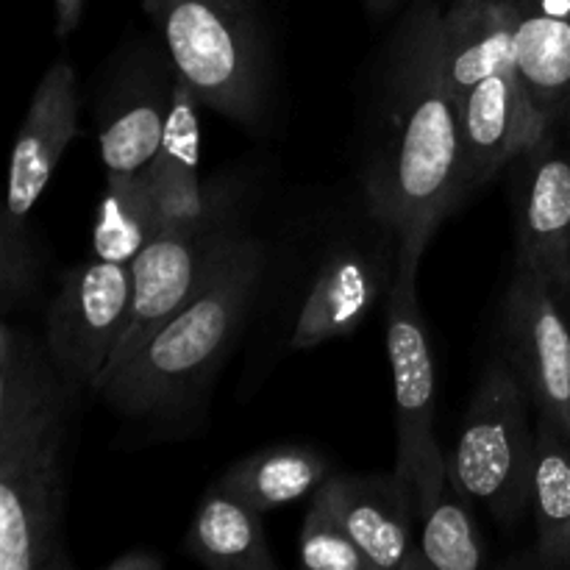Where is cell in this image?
Wrapping results in <instances>:
<instances>
[{
  "label": "cell",
  "mask_w": 570,
  "mask_h": 570,
  "mask_svg": "<svg viewBox=\"0 0 570 570\" xmlns=\"http://www.w3.org/2000/svg\"><path fill=\"white\" fill-rule=\"evenodd\" d=\"M178 78L206 109L256 131L273 106V48L256 0H142Z\"/></svg>",
  "instance_id": "6"
},
{
  "label": "cell",
  "mask_w": 570,
  "mask_h": 570,
  "mask_svg": "<svg viewBox=\"0 0 570 570\" xmlns=\"http://www.w3.org/2000/svg\"><path fill=\"white\" fill-rule=\"evenodd\" d=\"M265 254V237L239 232L198 289L106 367L92 393L134 438L181 440L198 432L212 387L254 321Z\"/></svg>",
  "instance_id": "3"
},
{
  "label": "cell",
  "mask_w": 570,
  "mask_h": 570,
  "mask_svg": "<svg viewBox=\"0 0 570 570\" xmlns=\"http://www.w3.org/2000/svg\"><path fill=\"white\" fill-rule=\"evenodd\" d=\"M529 410L521 382L499 354L479 379L449 456L454 488L468 501L488 507L501 523H515L532 504L538 434Z\"/></svg>",
  "instance_id": "7"
},
{
  "label": "cell",
  "mask_w": 570,
  "mask_h": 570,
  "mask_svg": "<svg viewBox=\"0 0 570 570\" xmlns=\"http://www.w3.org/2000/svg\"><path fill=\"white\" fill-rule=\"evenodd\" d=\"M501 356L534 415L570 440V323L562 298L540 273L518 267L501 306Z\"/></svg>",
  "instance_id": "11"
},
{
  "label": "cell",
  "mask_w": 570,
  "mask_h": 570,
  "mask_svg": "<svg viewBox=\"0 0 570 570\" xmlns=\"http://www.w3.org/2000/svg\"><path fill=\"white\" fill-rule=\"evenodd\" d=\"M365 6H367V11H371V14L384 17V14H390V11L399 9L401 0H365Z\"/></svg>",
  "instance_id": "27"
},
{
  "label": "cell",
  "mask_w": 570,
  "mask_h": 570,
  "mask_svg": "<svg viewBox=\"0 0 570 570\" xmlns=\"http://www.w3.org/2000/svg\"><path fill=\"white\" fill-rule=\"evenodd\" d=\"M87 0H56V37H70L83 17Z\"/></svg>",
  "instance_id": "26"
},
{
  "label": "cell",
  "mask_w": 570,
  "mask_h": 570,
  "mask_svg": "<svg viewBox=\"0 0 570 570\" xmlns=\"http://www.w3.org/2000/svg\"><path fill=\"white\" fill-rule=\"evenodd\" d=\"M165 566L167 560L159 551L139 546V549H128L122 551L120 557H115L111 562H106L104 570H161Z\"/></svg>",
  "instance_id": "25"
},
{
  "label": "cell",
  "mask_w": 570,
  "mask_h": 570,
  "mask_svg": "<svg viewBox=\"0 0 570 570\" xmlns=\"http://www.w3.org/2000/svg\"><path fill=\"white\" fill-rule=\"evenodd\" d=\"M515 59L540 128L570 115V0H510Z\"/></svg>",
  "instance_id": "16"
},
{
  "label": "cell",
  "mask_w": 570,
  "mask_h": 570,
  "mask_svg": "<svg viewBox=\"0 0 570 570\" xmlns=\"http://www.w3.org/2000/svg\"><path fill=\"white\" fill-rule=\"evenodd\" d=\"M72 387L48 348L0 326V570H72L65 543Z\"/></svg>",
  "instance_id": "4"
},
{
  "label": "cell",
  "mask_w": 570,
  "mask_h": 570,
  "mask_svg": "<svg viewBox=\"0 0 570 570\" xmlns=\"http://www.w3.org/2000/svg\"><path fill=\"white\" fill-rule=\"evenodd\" d=\"M560 128L551 126L507 170L515 265L540 273L560 298H570V150Z\"/></svg>",
  "instance_id": "13"
},
{
  "label": "cell",
  "mask_w": 570,
  "mask_h": 570,
  "mask_svg": "<svg viewBox=\"0 0 570 570\" xmlns=\"http://www.w3.org/2000/svg\"><path fill=\"white\" fill-rule=\"evenodd\" d=\"M165 228L148 167L137 173H106L104 198L92 226V256L131 265Z\"/></svg>",
  "instance_id": "20"
},
{
  "label": "cell",
  "mask_w": 570,
  "mask_h": 570,
  "mask_svg": "<svg viewBox=\"0 0 570 570\" xmlns=\"http://www.w3.org/2000/svg\"><path fill=\"white\" fill-rule=\"evenodd\" d=\"M265 239L254 317L282 356L354 334L387 301L404 248L360 184L312 193Z\"/></svg>",
  "instance_id": "2"
},
{
  "label": "cell",
  "mask_w": 570,
  "mask_h": 570,
  "mask_svg": "<svg viewBox=\"0 0 570 570\" xmlns=\"http://www.w3.org/2000/svg\"><path fill=\"white\" fill-rule=\"evenodd\" d=\"M415 512L423 523L421 551L429 568L476 570L488 562L476 518L465 495L451 482V473L417 499Z\"/></svg>",
  "instance_id": "22"
},
{
  "label": "cell",
  "mask_w": 570,
  "mask_h": 570,
  "mask_svg": "<svg viewBox=\"0 0 570 570\" xmlns=\"http://www.w3.org/2000/svg\"><path fill=\"white\" fill-rule=\"evenodd\" d=\"M42 278V245L33 232L0 237V304L9 315L17 306H28Z\"/></svg>",
  "instance_id": "24"
},
{
  "label": "cell",
  "mask_w": 570,
  "mask_h": 570,
  "mask_svg": "<svg viewBox=\"0 0 570 570\" xmlns=\"http://www.w3.org/2000/svg\"><path fill=\"white\" fill-rule=\"evenodd\" d=\"M78 134V81L67 59L53 61L37 83L17 131L9 165V195L0 237L31 232L28 215Z\"/></svg>",
  "instance_id": "14"
},
{
  "label": "cell",
  "mask_w": 570,
  "mask_h": 570,
  "mask_svg": "<svg viewBox=\"0 0 570 570\" xmlns=\"http://www.w3.org/2000/svg\"><path fill=\"white\" fill-rule=\"evenodd\" d=\"M332 476L334 462L323 451L312 445H271L234 462L220 484L267 515L312 495Z\"/></svg>",
  "instance_id": "19"
},
{
  "label": "cell",
  "mask_w": 570,
  "mask_h": 570,
  "mask_svg": "<svg viewBox=\"0 0 570 570\" xmlns=\"http://www.w3.org/2000/svg\"><path fill=\"white\" fill-rule=\"evenodd\" d=\"M200 109L206 106L195 89L178 78L159 150L148 165L165 226H181L206 215L217 195L220 176L200 178Z\"/></svg>",
  "instance_id": "17"
},
{
  "label": "cell",
  "mask_w": 570,
  "mask_h": 570,
  "mask_svg": "<svg viewBox=\"0 0 570 570\" xmlns=\"http://www.w3.org/2000/svg\"><path fill=\"white\" fill-rule=\"evenodd\" d=\"M566 122H568V126H570V115H568V120H566Z\"/></svg>",
  "instance_id": "28"
},
{
  "label": "cell",
  "mask_w": 570,
  "mask_h": 570,
  "mask_svg": "<svg viewBox=\"0 0 570 570\" xmlns=\"http://www.w3.org/2000/svg\"><path fill=\"white\" fill-rule=\"evenodd\" d=\"M532 510L538 527V566L570 568V440L534 415Z\"/></svg>",
  "instance_id": "21"
},
{
  "label": "cell",
  "mask_w": 570,
  "mask_h": 570,
  "mask_svg": "<svg viewBox=\"0 0 570 570\" xmlns=\"http://www.w3.org/2000/svg\"><path fill=\"white\" fill-rule=\"evenodd\" d=\"M298 551L301 562L309 570H373L365 551L354 543L345 523L340 521L323 484L309 495Z\"/></svg>",
  "instance_id": "23"
},
{
  "label": "cell",
  "mask_w": 570,
  "mask_h": 570,
  "mask_svg": "<svg viewBox=\"0 0 570 570\" xmlns=\"http://www.w3.org/2000/svg\"><path fill=\"white\" fill-rule=\"evenodd\" d=\"M248 198L250 187L245 176L226 173L206 215L181 226H165L131 262V315L111 362L120 360L142 334L159 326L198 289L223 248L248 228Z\"/></svg>",
  "instance_id": "8"
},
{
  "label": "cell",
  "mask_w": 570,
  "mask_h": 570,
  "mask_svg": "<svg viewBox=\"0 0 570 570\" xmlns=\"http://www.w3.org/2000/svg\"><path fill=\"white\" fill-rule=\"evenodd\" d=\"M445 11L415 0L373 61L356 184L404 243L423 245L473 195L465 134L443 72Z\"/></svg>",
  "instance_id": "1"
},
{
  "label": "cell",
  "mask_w": 570,
  "mask_h": 570,
  "mask_svg": "<svg viewBox=\"0 0 570 570\" xmlns=\"http://www.w3.org/2000/svg\"><path fill=\"white\" fill-rule=\"evenodd\" d=\"M323 490L373 570L429 568L412 540L415 499L399 473H334Z\"/></svg>",
  "instance_id": "15"
},
{
  "label": "cell",
  "mask_w": 570,
  "mask_h": 570,
  "mask_svg": "<svg viewBox=\"0 0 570 570\" xmlns=\"http://www.w3.org/2000/svg\"><path fill=\"white\" fill-rule=\"evenodd\" d=\"M176 81L178 70L161 39L159 45L139 39L109 61L95 104L106 173H137L150 165L165 134Z\"/></svg>",
  "instance_id": "12"
},
{
  "label": "cell",
  "mask_w": 570,
  "mask_h": 570,
  "mask_svg": "<svg viewBox=\"0 0 570 570\" xmlns=\"http://www.w3.org/2000/svg\"><path fill=\"white\" fill-rule=\"evenodd\" d=\"M184 551L215 570H276L265 532V512L220 482L206 490L184 538Z\"/></svg>",
  "instance_id": "18"
},
{
  "label": "cell",
  "mask_w": 570,
  "mask_h": 570,
  "mask_svg": "<svg viewBox=\"0 0 570 570\" xmlns=\"http://www.w3.org/2000/svg\"><path fill=\"white\" fill-rule=\"evenodd\" d=\"M423 245L404 243L401 265L395 273L384 309H387V356L393 371L395 393V432H399V462L395 473L415 490L423 473L432 465L440 445L434 434V356L429 343L426 317L417 298V271Z\"/></svg>",
  "instance_id": "10"
},
{
  "label": "cell",
  "mask_w": 570,
  "mask_h": 570,
  "mask_svg": "<svg viewBox=\"0 0 570 570\" xmlns=\"http://www.w3.org/2000/svg\"><path fill=\"white\" fill-rule=\"evenodd\" d=\"M443 72L479 193L546 134L518 72L510 0H454L443 20Z\"/></svg>",
  "instance_id": "5"
},
{
  "label": "cell",
  "mask_w": 570,
  "mask_h": 570,
  "mask_svg": "<svg viewBox=\"0 0 570 570\" xmlns=\"http://www.w3.org/2000/svg\"><path fill=\"white\" fill-rule=\"evenodd\" d=\"M134 301L131 265L92 256L61 276L45 312V348L78 390H95L126 332Z\"/></svg>",
  "instance_id": "9"
}]
</instances>
